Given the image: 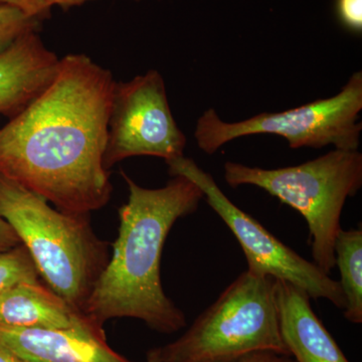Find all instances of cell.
Masks as SVG:
<instances>
[{
  "instance_id": "9c48e42d",
  "label": "cell",
  "mask_w": 362,
  "mask_h": 362,
  "mask_svg": "<svg viewBox=\"0 0 362 362\" xmlns=\"http://www.w3.org/2000/svg\"><path fill=\"white\" fill-rule=\"evenodd\" d=\"M0 344L25 362H132L92 331L0 326Z\"/></svg>"
},
{
  "instance_id": "ba28073f",
  "label": "cell",
  "mask_w": 362,
  "mask_h": 362,
  "mask_svg": "<svg viewBox=\"0 0 362 362\" xmlns=\"http://www.w3.org/2000/svg\"><path fill=\"white\" fill-rule=\"evenodd\" d=\"M187 137L171 113L160 73L148 71L116 83L112 98L105 168L134 156H154L166 162L183 156Z\"/></svg>"
},
{
  "instance_id": "7c38bea8",
  "label": "cell",
  "mask_w": 362,
  "mask_h": 362,
  "mask_svg": "<svg viewBox=\"0 0 362 362\" xmlns=\"http://www.w3.org/2000/svg\"><path fill=\"white\" fill-rule=\"evenodd\" d=\"M0 326L104 333L103 326L66 303L40 280L21 283L0 295Z\"/></svg>"
},
{
  "instance_id": "277c9868",
  "label": "cell",
  "mask_w": 362,
  "mask_h": 362,
  "mask_svg": "<svg viewBox=\"0 0 362 362\" xmlns=\"http://www.w3.org/2000/svg\"><path fill=\"white\" fill-rule=\"evenodd\" d=\"M232 187L252 185L291 206L307 221L313 263L329 275L335 267V240L342 230L343 207L362 187V154L334 149L296 166L265 169L238 162L225 164Z\"/></svg>"
},
{
  "instance_id": "3957f363",
  "label": "cell",
  "mask_w": 362,
  "mask_h": 362,
  "mask_svg": "<svg viewBox=\"0 0 362 362\" xmlns=\"http://www.w3.org/2000/svg\"><path fill=\"white\" fill-rule=\"evenodd\" d=\"M0 216L13 228L47 285L84 312L108 262L107 245L85 216L54 209L44 197L1 175Z\"/></svg>"
},
{
  "instance_id": "5b68a950",
  "label": "cell",
  "mask_w": 362,
  "mask_h": 362,
  "mask_svg": "<svg viewBox=\"0 0 362 362\" xmlns=\"http://www.w3.org/2000/svg\"><path fill=\"white\" fill-rule=\"evenodd\" d=\"M275 278L245 271L175 341L157 347L161 362H230L252 352L286 349Z\"/></svg>"
},
{
  "instance_id": "8992f818",
  "label": "cell",
  "mask_w": 362,
  "mask_h": 362,
  "mask_svg": "<svg viewBox=\"0 0 362 362\" xmlns=\"http://www.w3.org/2000/svg\"><path fill=\"white\" fill-rule=\"evenodd\" d=\"M362 71H356L335 96L319 99L278 113L259 115L228 123L214 109L204 112L194 130L197 146L204 153L214 154L226 143L257 134L280 136L290 148L302 147L358 150L362 122Z\"/></svg>"
},
{
  "instance_id": "9a60e30c",
  "label": "cell",
  "mask_w": 362,
  "mask_h": 362,
  "mask_svg": "<svg viewBox=\"0 0 362 362\" xmlns=\"http://www.w3.org/2000/svg\"><path fill=\"white\" fill-rule=\"evenodd\" d=\"M40 21L21 9L0 4V54L26 33L37 32Z\"/></svg>"
},
{
  "instance_id": "52a82bcc",
  "label": "cell",
  "mask_w": 362,
  "mask_h": 362,
  "mask_svg": "<svg viewBox=\"0 0 362 362\" xmlns=\"http://www.w3.org/2000/svg\"><path fill=\"white\" fill-rule=\"evenodd\" d=\"M166 163L171 176H185L201 188L209 206L239 242L247 259V270L291 283L304 290L310 299L328 300L344 310L346 301L338 281L286 246L256 218L235 206L213 175L199 168L194 159L182 156Z\"/></svg>"
},
{
  "instance_id": "4fadbf2b",
  "label": "cell",
  "mask_w": 362,
  "mask_h": 362,
  "mask_svg": "<svg viewBox=\"0 0 362 362\" xmlns=\"http://www.w3.org/2000/svg\"><path fill=\"white\" fill-rule=\"evenodd\" d=\"M335 267L340 273V287L346 307L344 317L354 324L362 323V230H340L334 246Z\"/></svg>"
},
{
  "instance_id": "8fae6325",
  "label": "cell",
  "mask_w": 362,
  "mask_h": 362,
  "mask_svg": "<svg viewBox=\"0 0 362 362\" xmlns=\"http://www.w3.org/2000/svg\"><path fill=\"white\" fill-rule=\"evenodd\" d=\"M281 337L296 362H349L312 309L310 297L297 286L275 280Z\"/></svg>"
},
{
  "instance_id": "6da1fadb",
  "label": "cell",
  "mask_w": 362,
  "mask_h": 362,
  "mask_svg": "<svg viewBox=\"0 0 362 362\" xmlns=\"http://www.w3.org/2000/svg\"><path fill=\"white\" fill-rule=\"evenodd\" d=\"M116 82L86 54L59 59L54 81L0 129V175L86 216L110 199L104 154Z\"/></svg>"
},
{
  "instance_id": "44dd1931",
  "label": "cell",
  "mask_w": 362,
  "mask_h": 362,
  "mask_svg": "<svg viewBox=\"0 0 362 362\" xmlns=\"http://www.w3.org/2000/svg\"><path fill=\"white\" fill-rule=\"evenodd\" d=\"M0 362H25L20 357L16 356L11 350L0 344Z\"/></svg>"
},
{
  "instance_id": "30bf717a",
  "label": "cell",
  "mask_w": 362,
  "mask_h": 362,
  "mask_svg": "<svg viewBox=\"0 0 362 362\" xmlns=\"http://www.w3.org/2000/svg\"><path fill=\"white\" fill-rule=\"evenodd\" d=\"M59 59L37 32L26 33L0 54V114L13 118L54 81Z\"/></svg>"
},
{
  "instance_id": "e0dca14e",
  "label": "cell",
  "mask_w": 362,
  "mask_h": 362,
  "mask_svg": "<svg viewBox=\"0 0 362 362\" xmlns=\"http://www.w3.org/2000/svg\"><path fill=\"white\" fill-rule=\"evenodd\" d=\"M0 4L16 7L40 21L49 13V8L45 6V0H0Z\"/></svg>"
},
{
  "instance_id": "ac0fdd59",
  "label": "cell",
  "mask_w": 362,
  "mask_h": 362,
  "mask_svg": "<svg viewBox=\"0 0 362 362\" xmlns=\"http://www.w3.org/2000/svg\"><path fill=\"white\" fill-rule=\"evenodd\" d=\"M230 362H296L290 356L277 354L274 351L252 352Z\"/></svg>"
},
{
  "instance_id": "d6986e66",
  "label": "cell",
  "mask_w": 362,
  "mask_h": 362,
  "mask_svg": "<svg viewBox=\"0 0 362 362\" xmlns=\"http://www.w3.org/2000/svg\"><path fill=\"white\" fill-rule=\"evenodd\" d=\"M21 242L13 228L0 216V252L20 246Z\"/></svg>"
},
{
  "instance_id": "7a4b0ae2",
  "label": "cell",
  "mask_w": 362,
  "mask_h": 362,
  "mask_svg": "<svg viewBox=\"0 0 362 362\" xmlns=\"http://www.w3.org/2000/svg\"><path fill=\"white\" fill-rule=\"evenodd\" d=\"M121 175L129 197L119 209L118 238L84 313L101 326L113 318H134L159 333L177 332L187 319L164 292L162 251L176 221L195 213L204 194L185 176H173L165 187L151 189L123 171Z\"/></svg>"
},
{
  "instance_id": "2e32d148",
  "label": "cell",
  "mask_w": 362,
  "mask_h": 362,
  "mask_svg": "<svg viewBox=\"0 0 362 362\" xmlns=\"http://www.w3.org/2000/svg\"><path fill=\"white\" fill-rule=\"evenodd\" d=\"M338 21L345 30L356 35L362 33V0H337Z\"/></svg>"
},
{
  "instance_id": "ffe728a7",
  "label": "cell",
  "mask_w": 362,
  "mask_h": 362,
  "mask_svg": "<svg viewBox=\"0 0 362 362\" xmlns=\"http://www.w3.org/2000/svg\"><path fill=\"white\" fill-rule=\"evenodd\" d=\"M86 1L88 0H45V4L49 9L54 6H59L66 9L69 7L80 6V4H85Z\"/></svg>"
},
{
  "instance_id": "7402d4cb",
  "label": "cell",
  "mask_w": 362,
  "mask_h": 362,
  "mask_svg": "<svg viewBox=\"0 0 362 362\" xmlns=\"http://www.w3.org/2000/svg\"><path fill=\"white\" fill-rule=\"evenodd\" d=\"M145 362H161L159 358L158 350L156 349H150L147 354L146 361Z\"/></svg>"
},
{
  "instance_id": "5bb4252c",
  "label": "cell",
  "mask_w": 362,
  "mask_h": 362,
  "mask_svg": "<svg viewBox=\"0 0 362 362\" xmlns=\"http://www.w3.org/2000/svg\"><path fill=\"white\" fill-rule=\"evenodd\" d=\"M39 280V271L23 245L0 252V295L21 283Z\"/></svg>"
}]
</instances>
